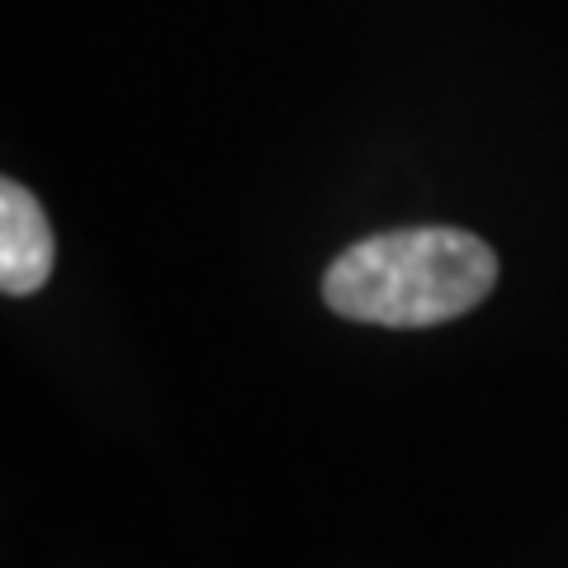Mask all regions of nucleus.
I'll return each mask as SVG.
<instances>
[{"label": "nucleus", "instance_id": "nucleus-1", "mask_svg": "<svg viewBox=\"0 0 568 568\" xmlns=\"http://www.w3.org/2000/svg\"><path fill=\"white\" fill-rule=\"evenodd\" d=\"M497 284V256L459 227H398L346 246L327 265L323 298L351 323L432 327L478 308Z\"/></svg>", "mask_w": 568, "mask_h": 568}, {"label": "nucleus", "instance_id": "nucleus-2", "mask_svg": "<svg viewBox=\"0 0 568 568\" xmlns=\"http://www.w3.org/2000/svg\"><path fill=\"white\" fill-rule=\"evenodd\" d=\"M52 275V227L39 200L20 185H0V290L33 294Z\"/></svg>", "mask_w": 568, "mask_h": 568}]
</instances>
